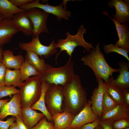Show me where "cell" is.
<instances>
[{"instance_id":"obj_24","label":"cell","mask_w":129,"mask_h":129,"mask_svg":"<svg viewBox=\"0 0 129 129\" xmlns=\"http://www.w3.org/2000/svg\"><path fill=\"white\" fill-rule=\"evenodd\" d=\"M4 82L6 86L20 87L23 84L21 79L19 70H13L7 68Z\"/></svg>"},{"instance_id":"obj_27","label":"cell","mask_w":129,"mask_h":129,"mask_svg":"<svg viewBox=\"0 0 129 129\" xmlns=\"http://www.w3.org/2000/svg\"><path fill=\"white\" fill-rule=\"evenodd\" d=\"M19 70L21 80L22 82L30 76H37L39 73V72L29 63L25 57V61L22 64Z\"/></svg>"},{"instance_id":"obj_3","label":"cell","mask_w":129,"mask_h":129,"mask_svg":"<svg viewBox=\"0 0 129 129\" xmlns=\"http://www.w3.org/2000/svg\"><path fill=\"white\" fill-rule=\"evenodd\" d=\"M74 62L70 58L63 66L58 68L53 67L47 64L43 71L39 72L37 76L41 81L44 80L49 84L64 86L75 75Z\"/></svg>"},{"instance_id":"obj_14","label":"cell","mask_w":129,"mask_h":129,"mask_svg":"<svg viewBox=\"0 0 129 129\" xmlns=\"http://www.w3.org/2000/svg\"><path fill=\"white\" fill-rule=\"evenodd\" d=\"M19 32L11 18L3 19L0 22V47L9 43Z\"/></svg>"},{"instance_id":"obj_15","label":"cell","mask_w":129,"mask_h":129,"mask_svg":"<svg viewBox=\"0 0 129 129\" xmlns=\"http://www.w3.org/2000/svg\"><path fill=\"white\" fill-rule=\"evenodd\" d=\"M120 70L119 74L116 78L110 77L108 82L119 87L122 90L129 89V63L120 61L118 62Z\"/></svg>"},{"instance_id":"obj_4","label":"cell","mask_w":129,"mask_h":129,"mask_svg":"<svg viewBox=\"0 0 129 129\" xmlns=\"http://www.w3.org/2000/svg\"><path fill=\"white\" fill-rule=\"evenodd\" d=\"M86 30L84 25L83 24L80 26L75 35H72L69 32H66L65 33L66 38L59 40L56 43V48H60L59 52L56 55V59L59 54L63 51H65L71 58L75 48L77 46L83 47L89 52L94 48L92 44L87 42L84 39L83 35L86 32Z\"/></svg>"},{"instance_id":"obj_1","label":"cell","mask_w":129,"mask_h":129,"mask_svg":"<svg viewBox=\"0 0 129 129\" xmlns=\"http://www.w3.org/2000/svg\"><path fill=\"white\" fill-rule=\"evenodd\" d=\"M62 92L63 112H69L75 116L88 102L86 91L82 85L81 78L78 75L75 74L63 86Z\"/></svg>"},{"instance_id":"obj_7","label":"cell","mask_w":129,"mask_h":129,"mask_svg":"<svg viewBox=\"0 0 129 129\" xmlns=\"http://www.w3.org/2000/svg\"><path fill=\"white\" fill-rule=\"evenodd\" d=\"M63 86L50 84L45 95V102L46 108L52 115L63 112L62 106L63 100Z\"/></svg>"},{"instance_id":"obj_34","label":"cell","mask_w":129,"mask_h":129,"mask_svg":"<svg viewBox=\"0 0 129 129\" xmlns=\"http://www.w3.org/2000/svg\"><path fill=\"white\" fill-rule=\"evenodd\" d=\"M6 68L1 62H0V88L5 86L4 80Z\"/></svg>"},{"instance_id":"obj_6","label":"cell","mask_w":129,"mask_h":129,"mask_svg":"<svg viewBox=\"0 0 129 129\" xmlns=\"http://www.w3.org/2000/svg\"><path fill=\"white\" fill-rule=\"evenodd\" d=\"M68 1L63 0L59 5L54 6L50 5L48 3L45 4L41 3L40 2L39 0H34L19 8L26 11L32 8H38L48 13L54 15L59 21L62 19L68 20L71 14L70 11L67 10L66 5Z\"/></svg>"},{"instance_id":"obj_45","label":"cell","mask_w":129,"mask_h":129,"mask_svg":"<svg viewBox=\"0 0 129 129\" xmlns=\"http://www.w3.org/2000/svg\"><path fill=\"white\" fill-rule=\"evenodd\" d=\"M64 129H72V128H66Z\"/></svg>"},{"instance_id":"obj_43","label":"cell","mask_w":129,"mask_h":129,"mask_svg":"<svg viewBox=\"0 0 129 129\" xmlns=\"http://www.w3.org/2000/svg\"><path fill=\"white\" fill-rule=\"evenodd\" d=\"M94 129H103V128L101 125H99Z\"/></svg>"},{"instance_id":"obj_40","label":"cell","mask_w":129,"mask_h":129,"mask_svg":"<svg viewBox=\"0 0 129 129\" xmlns=\"http://www.w3.org/2000/svg\"><path fill=\"white\" fill-rule=\"evenodd\" d=\"M9 101L8 99L1 100L0 99V109L6 103Z\"/></svg>"},{"instance_id":"obj_13","label":"cell","mask_w":129,"mask_h":129,"mask_svg":"<svg viewBox=\"0 0 129 129\" xmlns=\"http://www.w3.org/2000/svg\"><path fill=\"white\" fill-rule=\"evenodd\" d=\"M98 83V86L94 89L91 96V101L93 112L100 118L102 113L103 96L106 91L104 82L102 79L100 80Z\"/></svg>"},{"instance_id":"obj_20","label":"cell","mask_w":129,"mask_h":129,"mask_svg":"<svg viewBox=\"0 0 129 129\" xmlns=\"http://www.w3.org/2000/svg\"><path fill=\"white\" fill-rule=\"evenodd\" d=\"M22 119L27 126L32 128L44 116L42 113H39L32 109L30 107H21Z\"/></svg>"},{"instance_id":"obj_11","label":"cell","mask_w":129,"mask_h":129,"mask_svg":"<svg viewBox=\"0 0 129 129\" xmlns=\"http://www.w3.org/2000/svg\"><path fill=\"white\" fill-rule=\"evenodd\" d=\"M108 5L110 8L114 7L115 14L113 15V19L122 24H128L129 21V0H111Z\"/></svg>"},{"instance_id":"obj_8","label":"cell","mask_w":129,"mask_h":129,"mask_svg":"<svg viewBox=\"0 0 129 129\" xmlns=\"http://www.w3.org/2000/svg\"><path fill=\"white\" fill-rule=\"evenodd\" d=\"M56 43L55 40L53 39L49 45H44L41 43L39 36L33 35L30 42L20 43H18V46L22 50L26 51H32L41 56L47 58L57 53V50L55 47Z\"/></svg>"},{"instance_id":"obj_17","label":"cell","mask_w":129,"mask_h":129,"mask_svg":"<svg viewBox=\"0 0 129 129\" xmlns=\"http://www.w3.org/2000/svg\"><path fill=\"white\" fill-rule=\"evenodd\" d=\"M25 12L17 14L13 16L11 18L19 31L22 32L26 36H30L33 34V26Z\"/></svg>"},{"instance_id":"obj_31","label":"cell","mask_w":129,"mask_h":129,"mask_svg":"<svg viewBox=\"0 0 129 129\" xmlns=\"http://www.w3.org/2000/svg\"><path fill=\"white\" fill-rule=\"evenodd\" d=\"M54 128V124L48 122L44 116L31 129H53Z\"/></svg>"},{"instance_id":"obj_37","label":"cell","mask_w":129,"mask_h":129,"mask_svg":"<svg viewBox=\"0 0 129 129\" xmlns=\"http://www.w3.org/2000/svg\"><path fill=\"white\" fill-rule=\"evenodd\" d=\"M16 6L20 7L33 1V0H10Z\"/></svg>"},{"instance_id":"obj_42","label":"cell","mask_w":129,"mask_h":129,"mask_svg":"<svg viewBox=\"0 0 129 129\" xmlns=\"http://www.w3.org/2000/svg\"><path fill=\"white\" fill-rule=\"evenodd\" d=\"M3 47H0V62H1L2 59V53L3 51Z\"/></svg>"},{"instance_id":"obj_23","label":"cell","mask_w":129,"mask_h":129,"mask_svg":"<svg viewBox=\"0 0 129 129\" xmlns=\"http://www.w3.org/2000/svg\"><path fill=\"white\" fill-rule=\"evenodd\" d=\"M26 11L16 6L10 0H0V13L3 19L11 18L17 14Z\"/></svg>"},{"instance_id":"obj_19","label":"cell","mask_w":129,"mask_h":129,"mask_svg":"<svg viewBox=\"0 0 129 129\" xmlns=\"http://www.w3.org/2000/svg\"><path fill=\"white\" fill-rule=\"evenodd\" d=\"M13 53L12 51L9 49L3 50V57L1 62L6 68L19 70L22 64L24 62L25 59L22 55L18 54L15 56Z\"/></svg>"},{"instance_id":"obj_12","label":"cell","mask_w":129,"mask_h":129,"mask_svg":"<svg viewBox=\"0 0 129 129\" xmlns=\"http://www.w3.org/2000/svg\"><path fill=\"white\" fill-rule=\"evenodd\" d=\"M21 108L19 93L13 95L10 100L0 109V120H1L9 115L22 118Z\"/></svg>"},{"instance_id":"obj_18","label":"cell","mask_w":129,"mask_h":129,"mask_svg":"<svg viewBox=\"0 0 129 129\" xmlns=\"http://www.w3.org/2000/svg\"><path fill=\"white\" fill-rule=\"evenodd\" d=\"M128 117H129V107L122 103L119 104L113 109L102 114L100 119L111 123Z\"/></svg>"},{"instance_id":"obj_5","label":"cell","mask_w":129,"mask_h":129,"mask_svg":"<svg viewBox=\"0 0 129 129\" xmlns=\"http://www.w3.org/2000/svg\"><path fill=\"white\" fill-rule=\"evenodd\" d=\"M19 88L21 107H31L40 97L41 81L37 76H34L27 79Z\"/></svg>"},{"instance_id":"obj_26","label":"cell","mask_w":129,"mask_h":129,"mask_svg":"<svg viewBox=\"0 0 129 129\" xmlns=\"http://www.w3.org/2000/svg\"><path fill=\"white\" fill-rule=\"evenodd\" d=\"M26 52L25 57L29 63L38 71H41L45 69L47 64L43 59L40 58L38 55L32 51H27Z\"/></svg>"},{"instance_id":"obj_46","label":"cell","mask_w":129,"mask_h":129,"mask_svg":"<svg viewBox=\"0 0 129 129\" xmlns=\"http://www.w3.org/2000/svg\"><path fill=\"white\" fill-rule=\"evenodd\" d=\"M124 129H129V127Z\"/></svg>"},{"instance_id":"obj_33","label":"cell","mask_w":129,"mask_h":129,"mask_svg":"<svg viewBox=\"0 0 129 129\" xmlns=\"http://www.w3.org/2000/svg\"><path fill=\"white\" fill-rule=\"evenodd\" d=\"M16 120L15 117L13 116L4 121L0 120V129H9L10 126Z\"/></svg>"},{"instance_id":"obj_38","label":"cell","mask_w":129,"mask_h":129,"mask_svg":"<svg viewBox=\"0 0 129 129\" xmlns=\"http://www.w3.org/2000/svg\"><path fill=\"white\" fill-rule=\"evenodd\" d=\"M124 96V104L129 107V89L123 90Z\"/></svg>"},{"instance_id":"obj_44","label":"cell","mask_w":129,"mask_h":129,"mask_svg":"<svg viewBox=\"0 0 129 129\" xmlns=\"http://www.w3.org/2000/svg\"><path fill=\"white\" fill-rule=\"evenodd\" d=\"M3 19V18L2 16L0 13V22Z\"/></svg>"},{"instance_id":"obj_36","label":"cell","mask_w":129,"mask_h":129,"mask_svg":"<svg viewBox=\"0 0 129 129\" xmlns=\"http://www.w3.org/2000/svg\"><path fill=\"white\" fill-rule=\"evenodd\" d=\"M15 118V121L18 129H31L26 124L22 118L18 117Z\"/></svg>"},{"instance_id":"obj_9","label":"cell","mask_w":129,"mask_h":129,"mask_svg":"<svg viewBox=\"0 0 129 129\" xmlns=\"http://www.w3.org/2000/svg\"><path fill=\"white\" fill-rule=\"evenodd\" d=\"M25 13L33 24V36H39L42 32L48 33L47 24L48 13L37 8H31Z\"/></svg>"},{"instance_id":"obj_25","label":"cell","mask_w":129,"mask_h":129,"mask_svg":"<svg viewBox=\"0 0 129 129\" xmlns=\"http://www.w3.org/2000/svg\"><path fill=\"white\" fill-rule=\"evenodd\" d=\"M104 82L106 91L110 96L118 104L124 103L123 90L115 85Z\"/></svg>"},{"instance_id":"obj_39","label":"cell","mask_w":129,"mask_h":129,"mask_svg":"<svg viewBox=\"0 0 129 129\" xmlns=\"http://www.w3.org/2000/svg\"><path fill=\"white\" fill-rule=\"evenodd\" d=\"M99 125L102 127L103 129H113L111 123L107 121L100 119Z\"/></svg>"},{"instance_id":"obj_30","label":"cell","mask_w":129,"mask_h":129,"mask_svg":"<svg viewBox=\"0 0 129 129\" xmlns=\"http://www.w3.org/2000/svg\"><path fill=\"white\" fill-rule=\"evenodd\" d=\"M20 92V90L14 86H5L0 88V99L8 96L11 97L12 95L19 93Z\"/></svg>"},{"instance_id":"obj_41","label":"cell","mask_w":129,"mask_h":129,"mask_svg":"<svg viewBox=\"0 0 129 129\" xmlns=\"http://www.w3.org/2000/svg\"><path fill=\"white\" fill-rule=\"evenodd\" d=\"M9 129H18L16 121L10 126Z\"/></svg>"},{"instance_id":"obj_47","label":"cell","mask_w":129,"mask_h":129,"mask_svg":"<svg viewBox=\"0 0 129 129\" xmlns=\"http://www.w3.org/2000/svg\"></svg>"},{"instance_id":"obj_16","label":"cell","mask_w":129,"mask_h":129,"mask_svg":"<svg viewBox=\"0 0 129 129\" xmlns=\"http://www.w3.org/2000/svg\"><path fill=\"white\" fill-rule=\"evenodd\" d=\"M103 14L108 16L115 25L118 37V40L115 44L118 47L129 51V29L128 23L122 24L112 18L106 11L102 12Z\"/></svg>"},{"instance_id":"obj_22","label":"cell","mask_w":129,"mask_h":129,"mask_svg":"<svg viewBox=\"0 0 129 129\" xmlns=\"http://www.w3.org/2000/svg\"><path fill=\"white\" fill-rule=\"evenodd\" d=\"M75 116L72 113L64 111L52 115L54 129H64L69 128Z\"/></svg>"},{"instance_id":"obj_28","label":"cell","mask_w":129,"mask_h":129,"mask_svg":"<svg viewBox=\"0 0 129 129\" xmlns=\"http://www.w3.org/2000/svg\"><path fill=\"white\" fill-rule=\"evenodd\" d=\"M103 49L106 54H108L112 52H116L125 57L129 61L128 55L129 51L124 48L118 47L115 44H110L104 45Z\"/></svg>"},{"instance_id":"obj_10","label":"cell","mask_w":129,"mask_h":129,"mask_svg":"<svg viewBox=\"0 0 129 129\" xmlns=\"http://www.w3.org/2000/svg\"><path fill=\"white\" fill-rule=\"evenodd\" d=\"M91 105V100H88L84 108L75 116L69 128L79 129L84 125L93 122L99 118L93 112Z\"/></svg>"},{"instance_id":"obj_32","label":"cell","mask_w":129,"mask_h":129,"mask_svg":"<svg viewBox=\"0 0 129 129\" xmlns=\"http://www.w3.org/2000/svg\"><path fill=\"white\" fill-rule=\"evenodd\" d=\"M113 129H124L129 127V117L110 123Z\"/></svg>"},{"instance_id":"obj_29","label":"cell","mask_w":129,"mask_h":129,"mask_svg":"<svg viewBox=\"0 0 129 129\" xmlns=\"http://www.w3.org/2000/svg\"><path fill=\"white\" fill-rule=\"evenodd\" d=\"M119 104L113 99L106 91L102 101V115L113 109Z\"/></svg>"},{"instance_id":"obj_21","label":"cell","mask_w":129,"mask_h":129,"mask_svg":"<svg viewBox=\"0 0 129 129\" xmlns=\"http://www.w3.org/2000/svg\"><path fill=\"white\" fill-rule=\"evenodd\" d=\"M50 84L44 80L41 81V93L40 97L37 101L31 107L34 110H38L41 111L46 118L48 122H53L52 115L48 111L45 102V95L46 92Z\"/></svg>"},{"instance_id":"obj_35","label":"cell","mask_w":129,"mask_h":129,"mask_svg":"<svg viewBox=\"0 0 129 129\" xmlns=\"http://www.w3.org/2000/svg\"><path fill=\"white\" fill-rule=\"evenodd\" d=\"M100 118H99L94 122L85 124L79 129H94L99 125Z\"/></svg>"},{"instance_id":"obj_2","label":"cell","mask_w":129,"mask_h":129,"mask_svg":"<svg viewBox=\"0 0 129 129\" xmlns=\"http://www.w3.org/2000/svg\"><path fill=\"white\" fill-rule=\"evenodd\" d=\"M81 60L84 65L92 70L97 82L102 79L105 83H108L110 77H113V73L118 72L120 70L119 68L114 69L108 64L98 44L88 54L82 57Z\"/></svg>"}]
</instances>
